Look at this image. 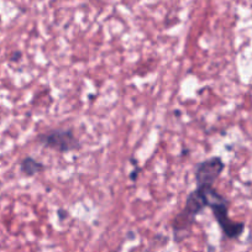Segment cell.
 <instances>
[{
  "mask_svg": "<svg viewBox=\"0 0 252 252\" xmlns=\"http://www.w3.org/2000/svg\"><path fill=\"white\" fill-rule=\"evenodd\" d=\"M208 188L209 187H197V189L189 193L184 208L173 218L172 230L176 241L179 242L184 239L187 232L192 229L195 217L208 207L209 204Z\"/></svg>",
  "mask_w": 252,
  "mask_h": 252,
  "instance_id": "cell-1",
  "label": "cell"
},
{
  "mask_svg": "<svg viewBox=\"0 0 252 252\" xmlns=\"http://www.w3.org/2000/svg\"><path fill=\"white\" fill-rule=\"evenodd\" d=\"M208 197H209V204L208 207L212 209L215 220L219 224L220 229L222 230L227 239H237L244 232V222L232 221L229 218V202L225 197L217 192L214 187L208 188Z\"/></svg>",
  "mask_w": 252,
  "mask_h": 252,
  "instance_id": "cell-2",
  "label": "cell"
},
{
  "mask_svg": "<svg viewBox=\"0 0 252 252\" xmlns=\"http://www.w3.org/2000/svg\"><path fill=\"white\" fill-rule=\"evenodd\" d=\"M37 142L46 149L60 154H67L81 149V142L71 129H56L43 132L37 136Z\"/></svg>",
  "mask_w": 252,
  "mask_h": 252,
  "instance_id": "cell-3",
  "label": "cell"
},
{
  "mask_svg": "<svg viewBox=\"0 0 252 252\" xmlns=\"http://www.w3.org/2000/svg\"><path fill=\"white\" fill-rule=\"evenodd\" d=\"M225 164L220 157H210L198 163L195 168V182L197 187H213L215 181L224 171Z\"/></svg>",
  "mask_w": 252,
  "mask_h": 252,
  "instance_id": "cell-4",
  "label": "cell"
},
{
  "mask_svg": "<svg viewBox=\"0 0 252 252\" xmlns=\"http://www.w3.org/2000/svg\"><path fill=\"white\" fill-rule=\"evenodd\" d=\"M43 169H45V164L32 157H25L20 163V171L28 177L36 176V174L41 173Z\"/></svg>",
  "mask_w": 252,
  "mask_h": 252,
  "instance_id": "cell-5",
  "label": "cell"
}]
</instances>
